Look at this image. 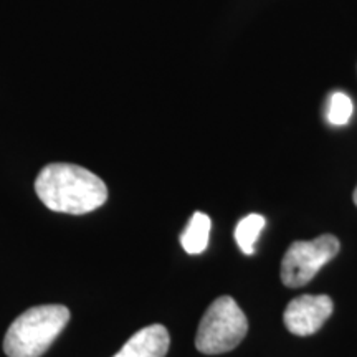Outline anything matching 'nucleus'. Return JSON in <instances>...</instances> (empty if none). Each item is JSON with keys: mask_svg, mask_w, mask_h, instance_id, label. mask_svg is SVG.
Returning <instances> with one entry per match:
<instances>
[{"mask_svg": "<svg viewBox=\"0 0 357 357\" xmlns=\"http://www.w3.org/2000/svg\"><path fill=\"white\" fill-rule=\"evenodd\" d=\"M70 321L63 305L33 306L17 318L3 339L8 357H40L48 351Z\"/></svg>", "mask_w": 357, "mask_h": 357, "instance_id": "2", "label": "nucleus"}, {"mask_svg": "<svg viewBox=\"0 0 357 357\" xmlns=\"http://www.w3.org/2000/svg\"><path fill=\"white\" fill-rule=\"evenodd\" d=\"M352 113H354V105H352L351 98L341 91L333 93L331 98H329L328 113H326L328 121L333 126H344V124L349 123Z\"/></svg>", "mask_w": 357, "mask_h": 357, "instance_id": "9", "label": "nucleus"}, {"mask_svg": "<svg viewBox=\"0 0 357 357\" xmlns=\"http://www.w3.org/2000/svg\"><path fill=\"white\" fill-rule=\"evenodd\" d=\"M212 220L207 213L195 212L181 235V245L189 255H200L208 247Z\"/></svg>", "mask_w": 357, "mask_h": 357, "instance_id": "7", "label": "nucleus"}, {"mask_svg": "<svg viewBox=\"0 0 357 357\" xmlns=\"http://www.w3.org/2000/svg\"><path fill=\"white\" fill-rule=\"evenodd\" d=\"M248 333V321L242 307L230 296H220L205 311L200 321L195 347L202 354L215 356L235 349Z\"/></svg>", "mask_w": 357, "mask_h": 357, "instance_id": "3", "label": "nucleus"}, {"mask_svg": "<svg viewBox=\"0 0 357 357\" xmlns=\"http://www.w3.org/2000/svg\"><path fill=\"white\" fill-rule=\"evenodd\" d=\"M266 220L260 213H250L236 223L235 227V240L238 248L245 255H253L255 253V243L260 236L261 230L265 229Z\"/></svg>", "mask_w": 357, "mask_h": 357, "instance_id": "8", "label": "nucleus"}, {"mask_svg": "<svg viewBox=\"0 0 357 357\" xmlns=\"http://www.w3.org/2000/svg\"><path fill=\"white\" fill-rule=\"evenodd\" d=\"M171 336L162 324H151L132 334L113 357H166Z\"/></svg>", "mask_w": 357, "mask_h": 357, "instance_id": "6", "label": "nucleus"}, {"mask_svg": "<svg viewBox=\"0 0 357 357\" xmlns=\"http://www.w3.org/2000/svg\"><path fill=\"white\" fill-rule=\"evenodd\" d=\"M352 199H354V204H356V207H357V187H356V190H354V195H352Z\"/></svg>", "mask_w": 357, "mask_h": 357, "instance_id": "10", "label": "nucleus"}, {"mask_svg": "<svg viewBox=\"0 0 357 357\" xmlns=\"http://www.w3.org/2000/svg\"><path fill=\"white\" fill-rule=\"evenodd\" d=\"M333 310L334 303L328 294H303L288 303L283 321L294 336H311L323 328Z\"/></svg>", "mask_w": 357, "mask_h": 357, "instance_id": "5", "label": "nucleus"}, {"mask_svg": "<svg viewBox=\"0 0 357 357\" xmlns=\"http://www.w3.org/2000/svg\"><path fill=\"white\" fill-rule=\"evenodd\" d=\"M339 240L334 235H321L310 242L291 243L281 261V281L288 288H300L318 275L326 263L339 252Z\"/></svg>", "mask_w": 357, "mask_h": 357, "instance_id": "4", "label": "nucleus"}, {"mask_svg": "<svg viewBox=\"0 0 357 357\" xmlns=\"http://www.w3.org/2000/svg\"><path fill=\"white\" fill-rule=\"evenodd\" d=\"M38 199L53 212L83 215L105 205L108 187L96 174L75 164L45 166L35 181Z\"/></svg>", "mask_w": 357, "mask_h": 357, "instance_id": "1", "label": "nucleus"}]
</instances>
